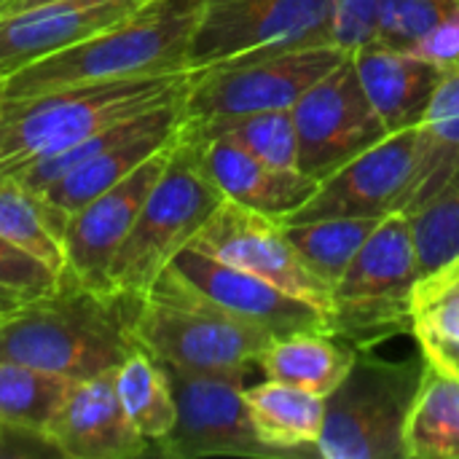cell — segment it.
<instances>
[{"label":"cell","mask_w":459,"mask_h":459,"mask_svg":"<svg viewBox=\"0 0 459 459\" xmlns=\"http://www.w3.org/2000/svg\"><path fill=\"white\" fill-rule=\"evenodd\" d=\"M204 5L207 0H148L108 30L3 78L0 100L188 73Z\"/></svg>","instance_id":"6da1fadb"},{"label":"cell","mask_w":459,"mask_h":459,"mask_svg":"<svg viewBox=\"0 0 459 459\" xmlns=\"http://www.w3.org/2000/svg\"><path fill=\"white\" fill-rule=\"evenodd\" d=\"M137 350L129 331V299L62 288L24 299L0 315V363H22L73 382L100 377Z\"/></svg>","instance_id":"7a4b0ae2"},{"label":"cell","mask_w":459,"mask_h":459,"mask_svg":"<svg viewBox=\"0 0 459 459\" xmlns=\"http://www.w3.org/2000/svg\"><path fill=\"white\" fill-rule=\"evenodd\" d=\"M129 331L161 366L188 374H242L274 339L202 296L167 266L140 299H129Z\"/></svg>","instance_id":"3957f363"},{"label":"cell","mask_w":459,"mask_h":459,"mask_svg":"<svg viewBox=\"0 0 459 459\" xmlns=\"http://www.w3.org/2000/svg\"><path fill=\"white\" fill-rule=\"evenodd\" d=\"M191 70L0 100V178L188 91Z\"/></svg>","instance_id":"277c9868"},{"label":"cell","mask_w":459,"mask_h":459,"mask_svg":"<svg viewBox=\"0 0 459 459\" xmlns=\"http://www.w3.org/2000/svg\"><path fill=\"white\" fill-rule=\"evenodd\" d=\"M422 280L414 229L406 212L385 218L331 290L328 333L355 350H377L411 336L414 290Z\"/></svg>","instance_id":"5b68a950"},{"label":"cell","mask_w":459,"mask_h":459,"mask_svg":"<svg viewBox=\"0 0 459 459\" xmlns=\"http://www.w3.org/2000/svg\"><path fill=\"white\" fill-rule=\"evenodd\" d=\"M422 374V352L390 360L374 350H358L352 368L325 398L315 455L323 459H406L403 436Z\"/></svg>","instance_id":"8992f818"},{"label":"cell","mask_w":459,"mask_h":459,"mask_svg":"<svg viewBox=\"0 0 459 459\" xmlns=\"http://www.w3.org/2000/svg\"><path fill=\"white\" fill-rule=\"evenodd\" d=\"M221 202L223 196L204 178L188 143L178 132L167 169L151 188L113 258L110 290L124 299H140L148 293L172 258L191 245Z\"/></svg>","instance_id":"52a82bcc"},{"label":"cell","mask_w":459,"mask_h":459,"mask_svg":"<svg viewBox=\"0 0 459 459\" xmlns=\"http://www.w3.org/2000/svg\"><path fill=\"white\" fill-rule=\"evenodd\" d=\"M347 56L344 48L309 46L218 62L191 70L186 118L245 116L261 110H293V105Z\"/></svg>","instance_id":"ba28073f"},{"label":"cell","mask_w":459,"mask_h":459,"mask_svg":"<svg viewBox=\"0 0 459 459\" xmlns=\"http://www.w3.org/2000/svg\"><path fill=\"white\" fill-rule=\"evenodd\" d=\"M328 43H333V0H207L188 67Z\"/></svg>","instance_id":"9c48e42d"},{"label":"cell","mask_w":459,"mask_h":459,"mask_svg":"<svg viewBox=\"0 0 459 459\" xmlns=\"http://www.w3.org/2000/svg\"><path fill=\"white\" fill-rule=\"evenodd\" d=\"M422 156V124L390 132L374 148L317 183L309 199L280 218L309 223L320 218H390L406 212Z\"/></svg>","instance_id":"30bf717a"},{"label":"cell","mask_w":459,"mask_h":459,"mask_svg":"<svg viewBox=\"0 0 459 459\" xmlns=\"http://www.w3.org/2000/svg\"><path fill=\"white\" fill-rule=\"evenodd\" d=\"M290 113L299 137V169L317 183L390 134L363 91L350 54L309 86Z\"/></svg>","instance_id":"8fae6325"},{"label":"cell","mask_w":459,"mask_h":459,"mask_svg":"<svg viewBox=\"0 0 459 459\" xmlns=\"http://www.w3.org/2000/svg\"><path fill=\"white\" fill-rule=\"evenodd\" d=\"M167 374L178 403V420L169 436L153 449L156 455L169 459H280L258 438L250 422L242 374H188L175 368H167Z\"/></svg>","instance_id":"7c38bea8"},{"label":"cell","mask_w":459,"mask_h":459,"mask_svg":"<svg viewBox=\"0 0 459 459\" xmlns=\"http://www.w3.org/2000/svg\"><path fill=\"white\" fill-rule=\"evenodd\" d=\"M188 247L229 266L258 274L285 293L323 309L328 317L331 290L299 258L280 218L223 199Z\"/></svg>","instance_id":"4fadbf2b"},{"label":"cell","mask_w":459,"mask_h":459,"mask_svg":"<svg viewBox=\"0 0 459 459\" xmlns=\"http://www.w3.org/2000/svg\"><path fill=\"white\" fill-rule=\"evenodd\" d=\"M178 140V137H175ZM175 140L145 159L134 172H129L121 183L102 191L83 207L67 215L65 223V274L59 280L62 288H83L94 293L110 290V266L113 258L126 239L132 223L137 221L140 207L145 204L151 188L161 178L169 164Z\"/></svg>","instance_id":"5bb4252c"},{"label":"cell","mask_w":459,"mask_h":459,"mask_svg":"<svg viewBox=\"0 0 459 459\" xmlns=\"http://www.w3.org/2000/svg\"><path fill=\"white\" fill-rule=\"evenodd\" d=\"M169 266L212 304L269 336H288L304 331L328 333V317L323 309L285 293L282 288L258 274L215 261L194 247H183Z\"/></svg>","instance_id":"9a60e30c"},{"label":"cell","mask_w":459,"mask_h":459,"mask_svg":"<svg viewBox=\"0 0 459 459\" xmlns=\"http://www.w3.org/2000/svg\"><path fill=\"white\" fill-rule=\"evenodd\" d=\"M143 3L148 0H48L0 13V81L108 30Z\"/></svg>","instance_id":"2e32d148"},{"label":"cell","mask_w":459,"mask_h":459,"mask_svg":"<svg viewBox=\"0 0 459 459\" xmlns=\"http://www.w3.org/2000/svg\"><path fill=\"white\" fill-rule=\"evenodd\" d=\"M113 371L81 379L70 387L46 433L56 455L67 459H137L153 452L126 417Z\"/></svg>","instance_id":"e0dca14e"},{"label":"cell","mask_w":459,"mask_h":459,"mask_svg":"<svg viewBox=\"0 0 459 459\" xmlns=\"http://www.w3.org/2000/svg\"><path fill=\"white\" fill-rule=\"evenodd\" d=\"M180 137L188 143L199 169L218 188V194L242 207L266 212L272 218H285L317 188V180L301 169L272 167L223 137L196 134L186 129V124L180 126Z\"/></svg>","instance_id":"ac0fdd59"},{"label":"cell","mask_w":459,"mask_h":459,"mask_svg":"<svg viewBox=\"0 0 459 459\" xmlns=\"http://www.w3.org/2000/svg\"><path fill=\"white\" fill-rule=\"evenodd\" d=\"M183 121H186V94L151 108L145 113L143 124L137 126V132H132L113 148L97 153L94 159H86L83 164L73 167L67 175H62L56 183L46 186L38 194L54 210L70 215L78 207H83L86 202H91L94 196H100L102 191L121 183L145 159H151L153 153L167 148L178 137Z\"/></svg>","instance_id":"d6986e66"},{"label":"cell","mask_w":459,"mask_h":459,"mask_svg":"<svg viewBox=\"0 0 459 459\" xmlns=\"http://www.w3.org/2000/svg\"><path fill=\"white\" fill-rule=\"evenodd\" d=\"M350 56L363 91L368 94L387 132L411 129L425 121L433 94L444 81L441 67L409 48H398L382 40H371L355 48Z\"/></svg>","instance_id":"ffe728a7"},{"label":"cell","mask_w":459,"mask_h":459,"mask_svg":"<svg viewBox=\"0 0 459 459\" xmlns=\"http://www.w3.org/2000/svg\"><path fill=\"white\" fill-rule=\"evenodd\" d=\"M245 403L258 438L280 459L317 457L315 446L323 433L325 398L266 379L255 387H245Z\"/></svg>","instance_id":"44dd1931"},{"label":"cell","mask_w":459,"mask_h":459,"mask_svg":"<svg viewBox=\"0 0 459 459\" xmlns=\"http://www.w3.org/2000/svg\"><path fill=\"white\" fill-rule=\"evenodd\" d=\"M358 350L339 336L304 331L274 336L258 355L255 366L266 374V379L285 382L328 398L347 371L352 368Z\"/></svg>","instance_id":"7402d4cb"},{"label":"cell","mask_w":459,"mask_h":459,"mask_svg":"<svg viewBox=\"0 0 459 459\" xmlns=\"http://www.w3.org/2000/svg\"><path fill=\"white\" fill-rule=\"evenodd\" d=\"M459 169V67L444 73L422 121V156L409 212L430 202Z\"/></svg>","instance_id":"603a6c76"},{"label":"cell","mask_w":459,"mask_h":459,"mask_svg":"<svg viewBox=\"0 0 459 459\" xmlns=\"http://www.w3.org/2000/svg\"><path fill=\"white\" fill-rule=\"evenodd\" d=\"M65 223L67 215L54 210L38 191L16 180H0V239L65 274Z\"/></svg>","instance_id":"cb8c5ba5"},{"label":"cell","mask_w":459,"mask_h":459,"mask_svg":"<svg viewBox=\"0 0 459 459\" xmlns=\"http://www.w3.org/2000/svg\"><path fill=\"white\" fill-rule=\"evenodd\" d=\"M403 446L406 459H459V379L428 360Z\"/></svg>","instance_id":"d4e9b609"},{"label":"cell","mask_w":459,"mask_h":459,"mask_svg":"<svg viewBox=\"0 0 459 459\" xmlns=\"http://www.w3.org/2000/svg\"><path fill=\"white\" fill-rule=\"evenodd\" d=\"M113 377L126 417L156 449L169 436L178 420V403L167 368L153 355L137 347L118 363Z\"/></svg>","instance_id":"484cf974"},{"label":"cell","mask_w":459,"mask_h":459,"mask_svg":"<svg viewBox=\"0 0 459 459\" xmlns=\"http://www.w3.org/2000/svg\"><path fill=\"white\" fill-rule=\"evenodd\" d=\"M75 382L22 363H0V428L46 438Z\"/></svg>","instance_id":"4316f807"},{"label":"cell","mask_w":459,"mask_h":459,"mask_svg":"<svg viewBox=\"0 0 459 459\" xmlns=\"http://www.w3.org/2000/svg\"><path fill=\"white\" fill-rule=\"evenodd\" d=\"M379 223V218H320L285 223V231L307 269L333 290Z\"/></svg>","instance_id":"83f0119b"},{"label":"cell","mask_w":459,"mask_h":459,"mask_svg":"<svg viewBox=\"0 0 459 459\" xmlns=\"http://www.w3.org/2000/svg\"><path fill=\"white\" fill-rule=\"evenodd\" d=\"M186 129L204 137H223L255 159L282 167L299 169V137L290 110H261L245 116H218V118H186Z\"/></svg>","instance_id":"f1b7e54d"},{"label":"cell","mask_w":459,"mask_h":459,"mask_svg":"<svg viewBox=\"0 0 459 459\" xmlns=\"http://www.w3.org/2000/svg\"><path fill=\"white\" fill-rule=\"evenodd\" d=\"M411 336L430 366L459 379V288L420 280L414 290Z\"/></svg>","instance_id":"f546056e"},{"label":"cell","mask_w":459,"mask_h":459,"mask_svg":"<svg viewBox=\"0 0 459 459\" xmlns=\"http://www.w3.org/2000/svg\"><path fill=\"white\" fill-rule=\"evenodd\" d=\"M422 277L459 258V169L422 207L409 212Z\"/></svg>","instance_id":"4dcf8cb0"},{"label":"cell","mask_w":459,"mask_h":459,"mask_svg":"<svg viewBox=\"0 0 459 459\" xmlns=\"http://www.w3.org/2000/svg\"><path fill=\"white\" fill-rule=\"evenodd\" d=\"M459 13V0H379L382 43L411 48L433 27Z\"/></svg>","instance_id":"1f68e13d"},{"label":"cell","mask_w":459,"mask_h":459,"mask_svg":"<svg viewBox=\"0 0 459 459\" xmlns=\"http://www.w3.org/2000/svg\"><path fill=\"white\" fill-rule=\"evenodd\" d=\"M0 288L13 290L24 299L51 296L59 290V274L24 250L0 239Z\"/></svg>","instance_id":"d6a6232c"},{"label":"cell","mask_w":459,"mask_h":459,"mask_svg":"<svg viewBox=\"0 0 459 459\" xmlns=\"http://www.w3.org/2000/svg\"><path fill=\"white\" fill-rule=\"evenodd\" d=\"M379 38V0H333V43L352 54Z\"/></svg>","instance_id":"836d02e7"},{"label":"cell","mask_w":459,"mask_h":459,"mask_svg":"<svg viewBox=\"0 0 459 459\" xmlns=\"http://www.w3.org/2000/svg\"><path fill=\"white\" fill-rule=\"evenodd\" d=\"M422 282H430V285H446V288H459V258L457 261H449L444 264L441 269L430 272L422 277Z\"/></svg>","instance_id":"e575fe53"},{"label":"cell","mask_w":459,"mask_h":459,"mask_svg":"<svg viewBox=\"0 0 459 459\" xmlns=\"http://www.w3.org/2000/svg\"><path fill=\"white\" fill-rule=\"evenodd\" d=\"M22 301H24V296H19V293H13V290L0 288V315L11 312V309H13V307H19Z\"/></svg>","instance_id":"d590c367"},{"label":"cell","mask_w":459,"mask_h":459,"mask_svg":"<svg viewBox=\"0 0 459 459\" xmlns=\"http://www.w3.org/2000/svg\"><path fill=\"white\" fill-rule=\"evenodd\" d=\"M40 3H48V0H8L0 13H8V11H22V8H32V5H40Z\"/></svg>","instance_id":"8d00e7d4"},{"label":"cell","mask_w":459,"mask_h":459,"mask_svg":"<svg viewBox=\"0 0 459 459\" xmlns=\"http://www.w3.org/2000/svg\"><path fill=\"white\" fill-rule=\"evenodd\" d=\"M0 455H3V428H0Z\"/></svg>","instance_id":"74e56055"},{"label":"cell","mask_w":459,"mask_h":459,"mask_svg":"<svg viewBox=\"0 0 459 459\" xmlns=\"http://www.w3.org/2000/svg\"><path fill=\"white\" fill-rule=\"evenodd\" d=\"M5 3H8V0H0V8H3V5H5Z\"/></svg>","instance_id":"f35d334b"}]
</instances>
